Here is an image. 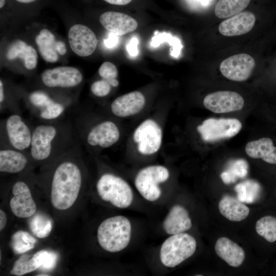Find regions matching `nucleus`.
<instances>
[{
    "label": "nucleus",
    "mask_w": 276,
    "mask_h": 276,
    "mask_svg": "<svg viewBox=\"0 0 276 276\" xmlns=\"http://www.w3.org/2000/svg\"><path fill=\"white\" fill-rule=\"evenodd\" d=\"M28 101L30 110L37 117L56 101L45 92L36 90L29 95Z\"/></svg>",
    "instance_id": "nucleus-30"
},
{
    "label": "nucleus",
    "mask_w": 276,
    "mask_h": 276,
    "mask_svg": "<svg viewBox=\"0 0 276 276\" xmlns=\"http://www.w3.org/2000/svg\"><path fill=\"white\" fill-rule=\"evenodd\" d=\"M242 128L241 122L234 118H208L197 127L201 139L207 142L229 139L237 135Z\"/></svg>",
    "instance_id": "nucleus-10"
},
{
    "label": "nucleus",
    "mask_w": 276,
    "mask_h": 276,
    "mask_svg": "<svg viewBox=\"0 0 276 276\" xmlns=\"http://www.w3.org/2000/svg\"><path fill=\"white\" fill-rule=\"evenodd\" d=\"M54 35L48 29L41 30L35 38L40 54L48 62H55L58 55L55 49L56 42Z\"/></svg>",
    "instance_id": "nucleus-25"
},
{
    "label": "nucleus",
    "mask_w": 276,
    "mask_h": 276,
    "mask_svg": "<svg viewBox=\"0 0 276 276\" xmlns=\"http://www.w3.org/2000/svg\"><path fill=\"white\" fill-rule=\"evenodd\" d=\"M55 49L57 52L61 55H64L66 52V48L65 44L61 41H56Z\"/></svg>",
    "instance_id": "nucleus-40"
},
{
    "label": "nucleus",
    "mask_w": 276,
    "mask_h": 276,
    "mask_svg": "<svg viewBox=\"0 0 276 276\" xmlns=\"http://www.w3.org/2000/svg\"><path fill=\"white\" fill-rule=\"evenodd\" d=\"M165 42H168L172 48L171 50V55L174 58H178L180 54L182 45L179 39L173 36L171 34L156 31L150 43L151 47L156 48Z\"/></svg>",
    "instance_id": "nucleus-31"
},
{
    "label": "nucleus",
    "mask_w": 276,
    "mask_h": 276,
    "mask_svg": "<svg viewBox=\"0 0 276 276\" xmlns=\"http://www.w3.org/2000/svg\"><path fill=\"white\" fill-rule=\"evenodd\" d=\"M218 209L220 214L232 221H240L245 219L249 215V209L247 206L230 195H224L220 200Z\"/></svg>",
    "instance_id": "nucleus-23"
},
{
    "label": "nucleus",
    "mask_w": 276,
    "mask_h": 276,
    "mask_svg": "<svg viewBox=\"0 0 276 276\" xmlns=\"http://www.w3.org/2000/svg\"><path fill=\"white\" fill-rule=\"evenodd\" d=\"M255 21L256 17L253 13L241 12L221 22L218 29L224 36H239L249 32L254 26Z\"/></svg>",
    "instance_id": "nucleus-18"
},
{
    "label": "nucleus",
    "mask_w": 276,
    "mask_h": 276,
    "mask_svg": "<svg viewBox=\"0 0 276 276\" xmlns=\"http://www.w3.org/2000/svg\"><path fill=\"white\" fill-rule=\"evenodd\" d=\"M163 129L153 118H147L141 122L133 131L132 140L139 153L151 156L157 153L162 147Z\"/></svg>",
    "instance_id": "nucleus-9"
},
{
    "label": "nucleus",
    "mask_w": 276,
    "mask_h": 276,
    "mask_svg": "<svg viewBox=\"0 0 276 276\" xmlns=\"http://www.w3.org/2000/svg\"><path fill=\"white\" fill-rule=\"evenodd\" d=\"M42 263L40 268L51 270L54 268L58 259L57 255L54 251L42 249L38 251Z\"/></svg>",
    "instance_id": "nucleus-37"
},
{
    "label": "nucleus",
    "mask_w": 276,
    "mask_h": 276,
    "mask_svg": "<svg viewBox=\"0 0 276 276\" xmlns=\"http://www.w3.org/2000/svg\"><path fill=\"white\" fill-rule=\"evenodd\" d=\"M31 159L28 152L11 148L1 147L0 171L7 173H17L24 170Z\"/></svg>",
    "instance_id": "nucleus-20"
},
{
    "label": "nucleus",
    "mask_w": 276,
    "mask_h": 276,
    "mask_svg": "<svg viewBox=\"0 0 276 276\" xmlns=\"http://www.w3.org/2000/svg\"><path fill=\"white\" fill-rule=\"evenodd\" d=\"M78 134L85 146L90 149H104L116 145L121 132L118 125L113 120L104 119L81 129Z\"/></svg>",
    "instance_id": "nucleus-7"
},
{
    "label": "nucleus",
    "mask_w": 276,
    "mask_h": 276,
    "mask_svg": "<svg viewBox=\"0 0 276 276\" xmlns=\"http://www.w3.org/2000/svg\"><path fill=\"white\" fill-rule=\"evenodd\" d=\"M78 143L75 130L70 122L43 123L33 127L29 153L33 160L43 162L54 159Z\"/></svg>",
    "instance_id": "nucleus-2"
},
{
    "label": "nucleus",
    "mask_w": 276,
    "mask_h": 276,
    "mask_svg": "<svg viewBox=\"0 0 276 276\" xmlns=\"http://www.w3.org/2000/svg\"><path fill=\"white\" fill-rule=\"evenodd\" d=\"M79 143L56 158L51 181V201L58 210H65L75 203L82 187L83 175L78 157Z\"/></svg>",
    "instance_id": "nucleus-1"
},
{
    "label": "nucleus",
    "mask_w": 276,
    "mask_h": 276,
    "mask_svg": "<svg viewBox=\"0 0 276 276\" xmlns=\"http://www.w3.org/2000/svg\"><path fill=\"white\" fill-rule=\"evenodd\" d=\"M32 130L20 113L10 114L1 122V147L29 152Z\"/></svg>",
    "instance_id": "nucleus-6"
},
{
    "label": "nucleus",
    "mask_w": 276,
    "mask_h": 276,
    "mask_svg": "<svg viewBox=\"0 0 276 276\" xmlns=\"http://www.w3.org/2000/svg\"><path fill=\"white\" fill-rule=\"evenodd\" d=\"M99 20L107 31L119 36L133 32L138 26L136 20L131 16L114 11L103 13L101 15Z\"/></svg>",
    "instance_id": "nucleus-19"
},
{
    "label": "nucleus",
    "mask_w": 276,
    "mask_h": 276,
    "mask_svg": "<svg viewBox=\"0 0 276 276\" xmlns=\"http://www.w3.org/2000/svg\"><path fill=\"white\" fill-rule=\"evenodd\" d=\"M68 38L70 47L77 55H90L96 49L98 40L94 32L82 25H75L70 29Z\"/></svg>",
    "instance_id": "nucleus-14"
},
{
    "label": "nucleus",
    "mask_w": 276,
    "mask_h": 276,
    "mask_svg": "<svg viewBox=\"0 0 276 276\" xmlns=\"http://www.w3.org/2000/svg\"><path fill=\"white\" fill-rule=\"evenodd\" d=\"M250 0H219L215 7V15L226 18L240 13L249 4Z\"/></svg>",
    "instance_id": "nucleus-27"
},
{
    "label": "nucleus",
    "mask_w": 276,
    "mask_h": 276,
    "mask_svg": "<svg viewBox=\"0 0 276 276\" xmlns=\"http://www.w3.org/2000/svg\"><path fill=\"white\" fill-rule=\"evenodd\" d=\"M192 226L188 210L178 204L170 208L162 222L163 231L169 235L186 232Z\"/></svg>",
    "instance_id": "nucleus-17"
},
{
    "label": "nucleus",
    "mask_w": 276,
    "mask_h": 276,
    "mask_svg": "<svg viewBox=\"0 0 276 276\" xmlns=\"http://www.w3.org/2000/svg\"><path fill=\"white\" fill-rule=\"evenodd\" d=\"M48 276L49 275L47 274H37V276Z\"/></svg>",
    "instance_id": "nucleus-45"
},
{
    "label": "nucleus",
    "mask_w": 276,
    "mask_h": 276,
    "mask_svg": "<svg viewBox=\"0 0 276 276\" xmlns=\"http://www.w3.org/2000/svg\"><path fill=\"white\" fill-rule=\"evenodd\" d=\"M6 57L9 60L16 58L21 59L28 70L35 68L37 64L38 55L36 50L21 40H16L10 45Z\"/></svg>",
    "instance_id": "nucleus-24"
},
{
    "label": "nucleus",
    "mask_w": 276,
    "mask_h": 276,
    "mask_svg": "<svg viewBox=\"0 0 276 276\" xmlns=\"http://www.w3.org/2000/svg\"><path fill=\"white\" fill-rule=\"evenodd\" d=\"M146 105V99L140 91H133L116 98L110 105L111 113L118 118H128L139 114Z\"/></svg>",
    "instance_id": "nucleus-16"
},
{
    "label": "nucleus",
    "mask_w": 276,
    "mask_h": 276,
    "mask_svg": "<svg viewBox=\"0 0 276 276\" xmlns=\"http://www.w3.org/2000/svg\"><path fill=\"white\" fill-rule=\"evenodd\" d=\"M7 222V217L5 213L0 210V231H2L5 227Z\"/></svg>",
    "instance_id": "nucleus-42"
},
{
    "label": "nucleus",
    "mask_w": 276,
    "mask_h": 276,
    "mask_svg": "<svg viewBox=\"0 0 276 276\" xmlns=\"http://www.w3.org/2000/svg\"><path fill=\"white\" fill-rule=\"evenodd\" d=\"M215 251L219 257L234 267L240 266L245 259L243 249L226 237H220L217 240Z\"/></svg>",
    "instance_id": "nucleus-21"
},
{
    "label": "nucleus",
    "mask_w": 276,
    "mask_h": 276,
    "mask_svg": "<svg viewBox=\"0 0 276 276\" xmlns=\"http://www.w3.org/2000/svg\"><path fill=\"white\" fill-rule=\"evenodd\" d=\"M132 224L126 216L117 215L104 220L99 225L97 238L100 247L111 253L126 248L132 236Z\"/></svg>",
    "instance_id": "nucleus-3"
},
{
    "label": "nucleus",
    "mask_w": 276,
    "mask_h": 276,
    "mask_svg": "<svg viewBox=\"0 0 276 276\" xmlns=\"http://www.w3.org/2000/svg\"><path fill=\"white\" fill-rule=\"evenodd\" d=\"M231 167L229 170L223 172L221 175L223 181L226 184L234 182L238 177H243L247 173L248 166L243 160L236 161Z\"/></svg>",
    "instance_id": "nucleus-34"
},
{
    "label": "nucleus",
    "mask_w": 276,
    "mask_h": 276,
    "mask_svg": "<svg viewBox=\"0 0 276 276\" xmlns=\"http://www.w3.org/2000/svg\"><path fill=\"white\" fill-rule=\"evenodd\" d=\"M96 190L102 200L119 209L129 208L133 201L131 186L124 178L111 172H105L100 176Z\"/></svg>",
    "instance_id": "nucleus-4"
},
{
    "label": "nucleus",
    "mask_w": 276,
    "mask_h": 276,
    "mask_svg": "<svg viewBox=\"0 0 276 276\" xmlns=\"http://www.w3.org/2000/svg\"><path fill=\"white\" fill-rule=\"evenodd\" d=\"M98 73L101 78L108 81L112 87H116L119 85L118 70L113 63L104 62L99 67Z\"/></svg>",
    "instance_id": "nucleus-35"
},
{
    "label": "nucleus",
    "mask_w": 276,
    "mask_h": 276,
    "mask_svg": "<svg viewBox=\"0 0 276 276\" xmlns=\"http://www.w3.org/2000/svg\"><path fill=\"white\" fill-rule=\"evenodd\" d=\"M245 150L251 158H262L268 164H276V147L269 137H262L248 142Z\"/></svg>",
    "instance_id": "nucleus-22"
},
{
    "label": "nucleus",
    "mask_w": 276,
    "mask_h": 276,
    "mask_svg": "<svg viewBox=\"0 0 276 276\" xmlns=\"http://www.w3.org/2000/svg\"><path fill=\"white\" fill-rule=\"evenodd\" d=\"M13 197L10 201L12 213L19 218L32 216L36 211V205L28 185L24 181L15 182L12 190Z\"/></svg>",
    "instance_id": "nucleus-15"
},
{
    "label": "nucleus",
    "mask_w": 276,
    "mask_h": 276,
    "mask_svg": "<svg viewBox=\"0 0 276 276\" xmlns=\"http://www.w3.org/2000/svg\"><path fill=\"white\" fill-rule=\"evenodd\" d=\"M112 87L108 81L102 79L93 83L90 86V90L96 97H104L110 93Z\"/></svg>",
    "instance_id": "nucleus-36"
},
{
    "label": "nucleus",
    "mask_w": 276,
    "mask_h": 276,
    "mask_svg": "<svg viewBox=\"0 0 276 276\" xmlns=\"http://www.w3.org/2000/svg\"><path fill=\"white\" fill-rule=\"evenodd\" d=\"M203 105L208 110L217 113L230 112L241 110L244 104L243 97L232 91H218L206 95Z\"/></svg>",
    "instance_id": "nucleus-12"
},
{
    "label": "nucleus",
    "mask_w": 276,
    "mask_h": 276,
    "mask_svg": "<svg viewBox=\"0 0 276 276\" xmlns=\"http://www.w3.org/2000/svg\"><path fill=\"white\" fill-rule=\"evenodd\" d=\"M237 198L242 202L253 203L259 194L260 187L256 183L247 180L239 183L235 187Z\"/></svg>",
    "instance_id": "nucleus-33"
},
{
    "label": "nucleus",
    "mask_w": 276,
    "mask_h": 276,
    "mask_svg": "<svg viewBox=\"0 0 276 276\" xmlns=\"http://www.w3.org/2000/svg\"><path fill=\"white\" fill-rule=\"evenodd\" d=\"M139 39L135 37H132L126 45V50L128 54L131 57H135L139 54L137 45Z\"/></svg>",
    "instance_id": "nucleus-38"
},
{
    "label": "nucleus",
    "mask_w": 276,
    "mask_h": 276,
    "mask_svg": "<svg viewBox=\"0 0 276 276\" xmlns=\"http://www.w3.org/2000/svg\"><path fill=\"white\" fill-rule=\"evenodd\" d=\"M29 226L31 232L39 238H44L50 234L53 220L48 215L38 213L29 220Z\"/></svg>",
    "instance_id": "nucleus-28"
},
{
    "label": "nucleus",
    "mask_w": 276,
    "mask_h": 276,
    "mask_svg": "<svg viewBox=\"0 0 276 276\" xmlns=\"http://www.w3.org/2000/svg\"><path fill=\"white\" fill-rule=\"evenodd\" d=\"M16 1L21 3H30L35 1V0H16Z\"/></svg>",
    "instance_id": "nucleus-43"
},
{
    "label": "nucleus",
    "mask_w": 276,
    "mask_h": 276,
    "mask_svg": "<svg viewBox=\"0 0 276 276\" xmlns=\"http://www.w3.org/2000/svg\"><path fill=\"white\" fill-rule=\"evenodd\" d=\"M255 65V61L250 55L241 53L223 60L220 63V71L227 79L242 82L249 78Z\"/></svg>",
    "instance_id": "nucleus-11"
},
{
    "label": "nucleus",
    "mask_w": 276,
    "mask_h": 276,
    "mask_svg": "<svg viewBox=\"0 0 276 276\" xmlns=\"http://www.w3.org/2000/svg\"><path fill=\"white\" fill-rule=\"evenodd\" d=\"M195 239L186 232L170 235L162 244L159 250L161 264L167 268H174L195 253Z\"/></svg>",
    "instance_id": "nucleus-5"
},
{
    "label": "nucleus",
    "mask_w": 276,
    "mask_h": 276,
    "mask_svg": "<svg viewBox=\"0 0 276 276\" xmlns=\"http://www.w3.org/2000/svg\"><path fill=\"white\" fill-rule=\"evenodd\" d=\"M258 235L269 242L276 241V217L265 216L260 218L256 224Z\"/></svg>",
    "instance_id": "nucleus-32"
},
{
    "label": "nucleus",
    "mask_w": 276,
    "mask_h": 276,
    "mask_svg": "<svg viewBox=\"0 0 276 276\" xmlns=\"http://www.w3.org/2000/svg\"><path fill=\"white\" fill-rule=\"evenodd\" d=\"M5 4V0H0V8H2L4 7Z\"/></svg>",
    "instance_id": "nucleus-44"
},
{
    "label": "nucleus",
    "mask_w": 276,
    "mask_h": 276,
    "mask_svg": "<svg viewBox=\"0 0 276 276\" xmlns=\"http://www.w3.org/2000/svg\"><path fill=\"white\" fill-rule=\"evenodd\" d=\"M119 35L110 32L108 37L104 40L105 47L108 49L114 47L118 43L119 40Z\"/></svg>",
    "instance_id": "nucleus-39"
},
{
    "label": "nucleus",
    "mask_w": 276,
    "mask_h": 276,
    "mask_svg": "<svg viewBox=\"0 0 276 276\" xmlns=\"http://www.w3.org/2000/svg\"><path fill=\"white\" fill-rule=\"evenodd\" d=\"M36 241L28 232L18 231L12 235L10 245L15 254H25L34 247Z\"/></svg>",
    "instance_id": "nucleus-29"
},
{
    "label": "nucleus",
    "mask_w": 276,
    "mask_h": 276,
    "mask_svg": "<svg viewBox=\"0 0 276 276\" xmlns=\"http://www.w3.org/2000/svg\"><path fill=\"white\" fill-rule=\"evenodd\" d=\"M106 3L118 6H123L128 4L132 0H104Z\"/></svg>",
    "instance_id": "nucleus-41"
},
{
    "label": "nucleus",
    "mask_w": 276,
    "mask_h": 276,
    "mask_svg": "<svg viewBox=\"0 0 276 276\" xmlns=\"http://www.w3.org/2000/svg\"><path fill=\"white\" fill-rule=\"evenodd\" d=\"M170 171L162 165H151L139 170L134 178V187L146 200L154 202L161 197L162 191L160 185L168 181Z\"/></svg>",
    "instance_id": "nucleus-8"
},
{
    "label": "nucleus",
    "mask_w": 276,
    "mask_h": 276,
    "mask_svg": "<svg viewBox=\"0 0 276 276\" xmlns=\"http://www.w3.org/2000/svg\"><path fill=\"white\" fill-rule=\"evenodd\" d=\"M41 79L43 84L50 88H71L79 85L83 76L75 67L59 66L44 71Z\"/></svg>",
    "instance_id": "nucleus-13"
},
{
    "label": "nucleus",
    "mask_w": 276,
    "mask_h": 276,
    "mask_svg": "<svg viewBox=\"0 0 276 276\" xmlns=\"http://www.w3.org/2000/svg\"><path fill=\"white\" fill-rule=\"evenodd\" d=\"M39 252H36L32 257L29 255H22L14 263L10 274L21 276L33 272L41 266Z\"/></svg>",
    "instance_id": "nucleus-26"
}]
</instances>
